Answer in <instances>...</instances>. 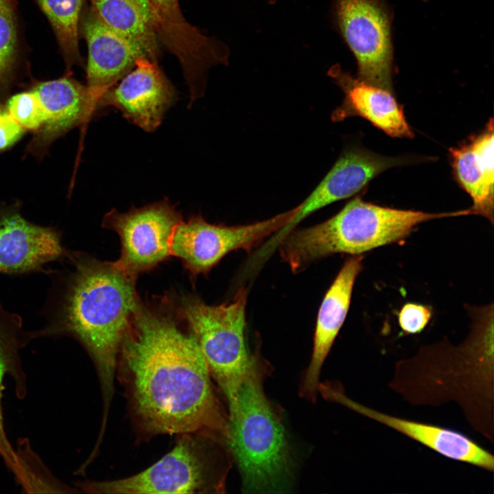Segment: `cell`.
I'll use <instances>...</instances> for the list:
<instances>
[{
  "instance_id": "6da1fadb",
  "label": "cell",
  "mask_w": 494,
  "mask_h": 494,
  "mask_svg": "<svg viewBox=\"0 0 494 494\" xmlns=\"http://www.w3.org/2000/svg\"><path fill=\"white\" fill-rule=\"evenodd\" d=\"M132 410L148 434L205 433L227 443L228 419L197 340L139 303L118 357Z\"/></svg>"
},
{
  "instance_id": "7a4b0ae2",
  "label": "cell",
  "mask_w": 494,
  "mask_h": 494,
  "mask_svg": "<svg viewBox=\"0 0 494 494\" xmlns=\"http://www.w3.org/2000/svg\"><path fill=\"white\" fill-rule=\"evenodd\" d=\"M71 270H51L53 280L44 309L43 328L26 332L27 340L69 336L78 340L94 361L102 388L106 422L122 342L140 303L136 279L115 263L67 250Z\"/></svg>"
},
{
  "instance_id": "3957f363",
  "label": "cell",
  "mask_w": 494,
  "mask_h": 494,
  "mask_svg": "<svg viewBox=\"0 0 494 494\" xmlns=\"http://www.w3.org/2000/svg\"><path fill=\"white\" fill-rule=\"evenodd\" d=\"M467 309L472 322L464 341L421 346L395 364L388 386L412 405L456 403L471 427L493 443V305Z\"/></svg>"
},
{
  "instance_id": "277c9868",
  "label": "cell",
  "mask_w": 494,
  "mask_h": 494,
  "mask_svg": "<svg viewBox=\"0 0 494 494\" xmlns=\"http://www.w3.org/2000/svg\"><path fill=\"white\" fill-rule=\"evenodd\" d=\"M471 214L470 209L437 213L397 209L356 197L325 222L292 231L278 248L283 261L298 272L309 263L333 254L360 255L401 242L423 222Z\"/></svg>"
},
{
  "instance_id": "5b68a950",
  "label": "cell",
  "mask_w": 494,
  "mask_h": 494,
  "mask_svg": "<svg viewBox=\"0 0 494 494\" xmlns=\"http://www.w3.org/2000/svg\"><path fill=\"white\" fill-rule=\"evenodd\" d=\"M263 366L254 356L236 402L228 409L226 444L246 492L279 493L290 479L292 460L285 429L263 390Z\"/></svg>"
},
{
  "instance_id": "8992f818",
  "label": "cell",
  "mask_w": 494,
  "mask_h": 494,
  "mask_svg": "<svg viewBox=\"0 0 494 494\" xmlns=\"http://www.w3.org/2000/svg\"><path fill=\"white\" fill-rule=\"evenodd\" d=\"M220 438L205 433L180 435L174 449L145 470L123 479L80 484L91 493H204L224 489L226 467Z\"/></svg>"
},
{
  "instance_id": "52a82bcc",
  "label": "cell",
  "mask_w": 494,
  "mask_h": 494,
  "mask_svg": "<svg viewBox=\"0 0 494 494\" xmlns=\"http://www.w3.org/2000/svg\"><path fill=\"white\" fill-rule=\"evenodd\" d=\"M247 290L241 287L231 302L206 304L196 296L180 301L179 313L195 336L213 377L224 395L228 409L254 355L246 340Z\"/></svg>"
},
{
  "instance_id": "ba28073f",
  "label": "cell",
  "mask_w": 494,
  "mask_h": 494,
  "mask_svg": "<svg viewBox=\"0 0 494 494\" xmlns=\"http://www.w3.org/2000/svg\"><path fill=\"white\" fill-rule=\"evenodd\" d=\"M336 26L354 56L357 78L392 91V15L384 0H334Z\"/></svg>"
},
{
  "instance_id": "9c48e42d",
  "label": "cell",
  "mask_w": 494,
  "mask_h": 494,
  "mask_svg": "<svg viewBox=\"0 0 494 494\" xmlns=\"http://www.w3.org/2000/svg\"><path fill=\"white\" fill-rule=\"evenodd\" d=\"M295 211L296 207L266 220L232 226L212 224L193 215L175 228L170 254L179 258L192 276L207 274L229 252L257 248L282 228Z\"/></svg>"
},
{
  "instance_id": "30bf717a",
  "label": "cell",
  "mask_w": 494,
  "mask_h": 494,
  "mask_svg": "<svg viewBox=\"0 0 494 494\" xmlns=\"http://www.w3.org/2000/svg\"><path fill=\"white\" fill-rule=\"evenodd\" d=\"M182 220L167 199L124 213L113 209L102 225L120 237L121 256L115 264L134 279L153 268L171 255L172 236Z\"/></svg>"
},
{
  "instance_id": "8fae6325",
  "label": "cell",
  "mask_w": 494,
  "mask_h": 494,
  "mask_svg": "<svg viewBox=\"0 0 494 494\" xmlns=\"http://www.w3.org/2000/svg\"><path fill=\"white\" fill-rule=\"evenodd\" d=\"M404 163L399 158L361 149L346 150L308 197L296 207L290 221L258 249L259 257L268 259L298 224L311 213L353 196L383 172Z\"/></svg>"
},
{
  "instance_id": "7c38bea8",
  "label": "cell",
  "mask_w": 494,
  "mask_h": 494,
  "mask_svg": "<svg viewBox=\"0 0 494 494\" xmlns=\"http://www.w3.org/2000/svg\"><path fill=\"white\" fill-rule=\"evenodd\" d=\"M157 17V36L176 57L189 86L190 99L204 93L209 69L228 60L229 50L217 38L202 34L185 18L178 0H149Z\"/></svg>"
},
{
  "instance_id": "4fadbf2b",
  "label": "cell",
  "mask_w": 494,
  "mask_h": 494,
  "mask_svg": "<svg viewBox=\"0 0 494 494\" xmlns=\"http://www.w3.org/2000/svg\"><path fill=\"white\" fill-rule=\"evenodd\" d=\"M119 81L101 97L99 110L113 106L145 131H154L176 99L175 89L157 61L140 56Z\"/></svg>"
},
{
  "instance_id": "5bb4252c",
  "label": "cell",
  "mask_w": 494,
  "mask_h": 494,
  "mask_svg": "<svg viewBox=\"0 0 494 494\" xmlns=\"http://www.w3.org/2000/svg\"><path fill=\"white\" fill-rule=\"evenodd\" d=\"M319 389L327 399L383 424L445 457L468 463L490 472L494 470L493 455L460 432L377 410L349 398L340 388V385L320 384Z\"/></svg>"
},
{
  "instance_id": "9a60e30c",
  "label": "cell",
  "mask_w": 494,
  "mask_h": 494,
  "mask_svg": "<svg viewBox=\"0 0 494 494\" xmlns=\"http://www.w3.org/2000/svg\"><path fill=\"white\" fill-rule=\"evenodd\" d=\"M60 232L26 220L18 204L0 205V273L21 274L62 261L67 249Z\"/></svg>"
},
{
  "instance_id": "2e32d148",
  "label": "cell",
  "mask_w": 494,
  "mask_h": 494,
  "mask_svg": "<svg viewBox=\"0 0 494 494\" xmlns=\"http://www.w3.org/2000/svg\"><path fill=\"white\" fill-rule=\"evenodd\" d=\"M81 30L88 47L86 86L98 111L103 95L134 67L140 56L148 55L139 43L103 23L92 8L83 17Z\"/></svg>"
},
{
  "instance_id": "e0dca14e",
  "label": "cell",
  "mask_w": 494,
  "mask_h": 494,
  "mask_svg": "<svg viewBox=\"0 0 494 494\" xmlns=\"http://www.w3.org/2000/svg\"><path fill=\"white\" fill-rule=\"evenodd\" d=\"M32 89L44 110L45 120L34 132L27 151L43 156L58 138L83 123L96 113L89 89L70 76L42 82Z\"/></svg>"
},
{
  "instance_id": "ac0fdd59",
  "label": "cell",
  "mask_w": 494,
  "mask_h": 494,
  "mask_svg": "<svg viewBox=\"0 0 494 494\" xmlns=\"http://www.w3.org/2000/svg\"><path fill=\"white\" fill-rule=\"evenodd\" d=\"M362 260L361 255L346 260L320 306L311 358L301 389V395L310 401L316 400L322 366L347 315L353 286L363 268Z\"/></svg>"
},
{
  "instance_id": "d6986e66",
  "label": "cell",
  "mask_w": 494,
  "mask_h": 494,
  "mask_svg": "<svg viewBox=\"0 0 494 494\" xmlns=\"http://www.w3.org/2000/svg\"><path fill=\"white\" fill-rule=\"evenodd\" d=\"M328 74L344 95L342 104L332 114L333 121L359 116L392 137H413L403 108L392 91L355 78L338 64L332 66Z\"/></svg>"
},
{
  "instance_id": "ffe728a7",
  "label": "cell",
  "mask_w": 494,
  "mask_h": 494,
  "mask_svg": "<svg viewBox=\"0 0 494 494\" xmlns=\"http://www.w3.org/2000/svg\"><path fill=\"white\" fill-rule=\"evenodd\" d=\"M494 136L491 119L483 132L449 149L456 180L470 196L472 215L493 222Z\"/></svg>"
},
{
  "instance_id": "44dd1931",
  "label": "cell",
  "mask_w": 494,
  "mask_h": 494,
  "mask_svg": "<svg viewBox=\"0 0 494 494\" xmlns=\"http://www.w3.org/2000/svg\"><path fill=\"white\" fill-rule=\"evenodd\" d=\"M21 318L5 310L0 303V456L16 480L23 476V469L16 451L10 443L5 432L2 410L3 383L7 376L15 383L17 395L23 398L26 383L20 361L19 350L27 342Z\"/></svg>"
},
{
  "instance_id": "7402d4cb",
  "label": "cell",
  "mask_w": 494,
  "mask_h": 494,
  "mask_svg": "<svg viewBox=\"0 0 494 494\" xmlns=\"http://www.w3.org/2000/svg\"><path fill=\"white\" fill-rule=\"evenodd\" d=\"M106 26L139 43L157 61V17L149 0H89Z\"/></svg>"
},
{
  "instance_id": "603a6c76",
  "label": "cell",
  "mask_w": 494,
  "mask_h": 494,
  "mask_svg": "<svg viewBox=\"0 0 494 494\" xmlns=\"http://www.w3.org/2000/svg\"><path fill=\"white\" fill-rule=\"evenodd\" d=\"M55 33L68 67L81 65L79 29L83 0H36Z\"/></svg>"
},
{
  "instance_id": "cb8c5ba5",
  "label": "cell",
  "mask_w": 494,
  "mask_h": 494,
  "mask_svg": "<svg viewBox=\"0 0 494 494\" xmlns=\"http://www.w3.org/2000/svg\"><path fill=\"white\" fill-rule=\"evenodd\" d=\"M12 0H0V99L14 73L19 51L16 16Z\"/></svg>"
},
{
  "instance_id": "d4e9b609",
  "label": "cell",
  "mask_w": 494,
  "mask_h": 494,
  "mask_svg": "<svg viewBox=\"0 0 494 494\" xmlns=\"http://www.w3.org/2000/svg\"><path fill=\"white\" fill-rule=\"evenodd\" d=\"M5 108L25 130L34 132L44 122L43 108L32 89L12 95L6 101Z\"/></svg>"
},
{
  "instance_id": "484cf974",
  "label": "cell",
  "mask_w": 494,
  "mask_h": 494,
  "mask_svg": "<svg viewBox=\"0 0 494 494\" xmlns=\"http://www.w3.org/2000/svg\"><path fill=\"white\" fill-rule=\"evenodd\" d=\"M432 317L430 307L412 303L405 304L398 314L399 325L406 334L422 331Z\"/></svg>"
},
{
  "instance_id": "4316f807",
  "label": "cell",
  "mask_w": 494,
  "mask_h": 494,
  "mask_svg": "<svg viewBox=\"0 0 494 494\" xmlns=\"http://www.w3.org/2000/svg\"><path fill=\"white\" fill-rule=\"evenodd\" d=\"M25 130L12 117L5 106H0V151L19 141Z\"/></svg>"
},
{
  "instance_id": "83f0119b",
  "label": "cell",
  "mask_w": 494,
  "mask_h": 494,
  "mask_svg": "<svg viewBox=\"0 0 494 494\" xmlns=\"http://www.w3.org/2000/svg\"><path fill=\"white\" fill-rule=\"evenodd\" d=\"M277 0H269V3L270 4H274L277 2Z\"/></svg>"
},
{
  "instance_id": "f1b7e54d",
  "label": "cell",
  "mask_w": 494,
  "mask_h": 494,
  "mask_svg": "<svg viewBox=\"0 0 494 494\" xmlns=\"http://www.w3.org/2000/svg\"><path fill=\"white\" fill-rule=\"evenodd\" d=\"M12 1L15 3V0H12Z\"/></svg>"
}]
</instances>
